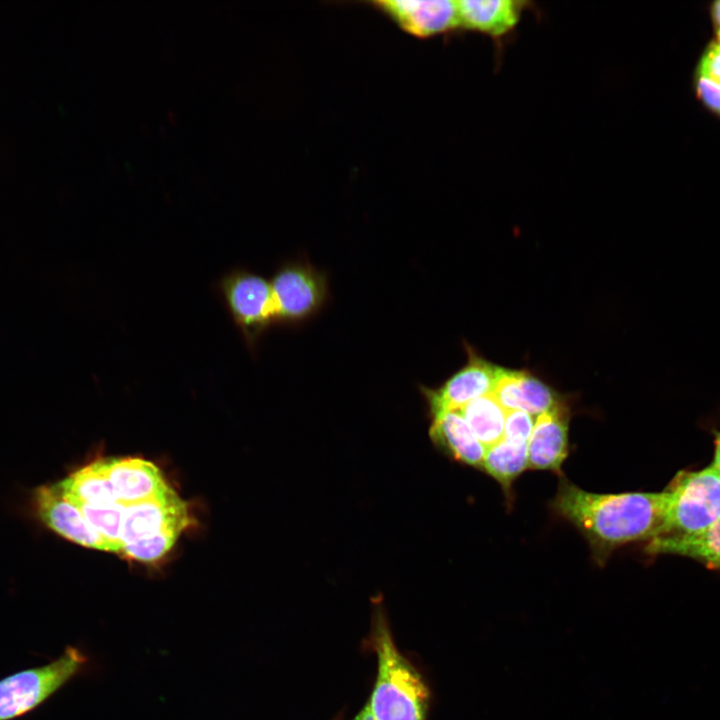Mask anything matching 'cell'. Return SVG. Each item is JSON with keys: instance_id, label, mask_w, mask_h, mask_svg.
<instances>
[{"instance_id": "obj_25", "label": "cell", "mask_w": 720, "mask_h": 720, "mask_svg": "<svg viewBox=\"0 0 720 720\" xmlns=\"http://www.w3.org/2000/svg\"><path fill=\"white\" fill-rule=\"evenodd\" d=\"M711 465L720 473V429L714 431V456Z\"/></svg>"}, {"instance_id": "obj_26", "label": "cell", "mask_w": 720, "mask_h": 720, "mask_svg": "<svg viewBox=\"0 0 720 720\" xmlns=\"http://www.w3.org/2000/svg\"><path fill=\"white\" fill-rule=\"evenodd\" d=\"M335 720H342V719H335ZM350 720H375V719L372 716L367 705L365 704L364 707Z\"/></svg>"}, {"instance_id": "obj_13", "label": "cell", "mask_w": 720, "mask_h": 720, "mask_svg": "<svg viewBox=\"0 0 720 720\" xmlns=\"http://www.w3.org/2000/svg\"><path fill=\"white\" fill-rule=\"evenodd\" d=\"M459 28L501 39L519 24L528 3L519 0H460Z\"/></svg>"}, {"instance_id": "obj_8", "label": "cell", "mask_w": 720, "mask_h": 720, "mask_svg": "<svg viewBox=\"0 0 720 720\" xmlns=\"http://www.w3.org/2000/svg\"><path fill=\"white\" fill-rule=\"evenodd\" d=\"M187 503L169 487L148 501L124 506L121 542L123 547L139 539L155 536L169 529L185 530L191 525Z\"/></svg>"}, {"instance_id": "obj_11", "label": "cell", "mask_w": 720, "mask_h": 720, "mask_svg": "<svg viewBox=\"0 0 720 720\" xmlns=\"http://www.w3.org/2000/svg\"><path fill=\"white\" fill-rule=\"evenodd\" d=\"M106 468L116 499L125 507L153 499L170 487L159 467L142 458L108 457Z\"/></svg>"}, {"instance_id": "obj_16", "label": "cell", "mask_w": 720, "mask_h": 720, "mask_svg": "<svg viewBox=\"0 0 720 720\" xmlns=\"http://www.w3.org/2000/svg\"><path fill=\"white\" fill-rule=\"evenodd\" d=\"M74 506L110 507L119 504L107 475L106 458L95 460L57 483Z\"/></svg>"}, {"instance_id": "obj_10", "label": "cell", "mask_w": 720, "mask_h": 720, "mask_svg": "<svg viewBox=\"0 0 720 720\" xmlns=\"http://www.w3.org/2000/svg\"><path fill=\"white\" fill-rule=\"evenodd\" d=\"M374 5L416 37L427 38L459 28L457 2L453 0H382Z\"/></svg>"}, {"instance_id": "obj_19", "label": "cell", "mask_w": 720, "mask_h": 720, "mask_svg": "<svg viewBox=\"0 0 720 720\" xmlns=\"http://www.w3.org/2000/svg\"><path fill=\"white\" fill-rule=\"evenodd\" d=\"M459 411L485 448L503 438L507 410L493 392L476 398Z\"/></svg>"}, {"instance_id": "obj_6", "label": "cell", "mask_w": 720, "mask_h": 720, "mask_svg": "<svg viewBox=\"0 0 720 720\" xmlns=\"http://www.w3.org/2000/svg\"><path fill=\"white\" fill-rule=\"evenodd\" d=\"M270 283L276 325L295 326L310 320L323 310L330 296L327 273L303 259L279 265Z\"/></svg>"}, {"instance_id": "obj_1", "label": "cell", "mask_w": 720, "mask_h": 720, "mask_svg": "<svg viewBox=\"0 0 720 720\" xmlns=\"http://www.w3.org/2000/svg\"><path fill=\"white\" fill-rule=\"evenodd\" d=\"M666 494L660 492L594 493L561 478L554 511L588 541L599 563L617 548L657 537L664 521Z\"/></svg>"}, {"instance_id": "obj_5", "label": "cell", "mask_w": 720, "mask_h": 720, "mask_svg": "<svg viewBox=\"0 0 720 720\" xmlns=\"http://www.w3.org/2000/svg\"><path fill=\"white\" fill-rule=\"evenodd\" d=\"M216 288L248 349L254 352L263 334L276 325L270 280L237 267L225 273Z\"/></svg>"}, {"instance_id": "obj_9", "label": "cell", "mask_w": 720, "mask_h": 720, "mask_svg": "<svg viewBox=\"0 0 720 720\" xmlns=\"http://www.w3.org/2000/svg\"><path fill=\"white\" fill-rule=\"evenodd\" d=\"M32 503L41 522L59 536L86 548L112 552L81 511L64 499L57 483L37 487Z\"/></svg>"}, {"instance_id": "obj_12", "label": "cell", "mask_w": 720, "mask_h": 720, "mask_svg": "<svg viewBox=\"0 0 720 720\" xmlns=\"http://www.w3.org/2000/svg\"><path fill=\"white\" fill-rule=\"evenodd\" d=\"M569 415L560 402L539 414L528 441V468L559 473L568 456Z\"/></svg>"}, {"instance_id": "obj_15", "label": "cell", "mask_w": 720, "mask_h": 720, "mask_svg": "<svg viewBox=\"0 0 720 720\" xmlns=\"http://www.w3.org/2000/svg\"><path fill=\"white\" fill-rule=\"evenodd\" d=\"M431 441L454 460L481 469L486 448L477 439L460 411L431 421Z\"/></svg>"}, {"instance_id": "obj_21", "label": "cell", "mask_w": 720, "mask_h": 720, "mask_svg": "<svg viewBox=\"0 0 720 720\" xmlns=\"http://www.w3.org/2000/svg\"><path fill=\"white\" fill-rule=\"evenodd\" d=\"M93 529L107 541L112 552L120 554L123 545L121 542L122 515L124 506L116 504L110 507H77Z\"/></svg>"}, {"instance_id": "obj_14", "label": "cell", "mask_w": 720, "mask_h": 720, "mask_svg": "<svg viewBox=\"0 0 720 720\" xmlns=\"http://www.w3.org/2000/svg\"><path fill=\"white\" fill-rule=\"evenodd\" d=\"M493 393L507 411L530 415H539L561 402L550 386L524 370L504 368Z\"/></svg>"}, {"instance_id": "obj_17", "label": "cell", "mask_w": 720, "mask_h": 720, "mask_svg": "<svg viewBox=\"0 0 720 720\" xmlns=\"http://www.w3.org/2000/svg\"><path fill=\"white\" fill-rule=\"evenodd\" d=\"M645 551L653 555H677L720 570V519L708 528L689 535L656 537Z\"/></svg>"}, {"instance_id": "obj_18", "label": "cell", "mask_w": 720, "mask_h": 720, "mask_svg": "<svg viewBox=\"0 0 720 720\" xmlns=\"http://www.w3.org/2000/svg\"><path fill=\"white\" fill-rule=\"evenodd\" d=\"M528 468V443L502 438L486 448L481 469L509 492L514 480Z\"/></svg>"}, {"instance_id": "obj_22", "label": "cell", "mask_w": 720, "mask_h": 720, "mask_svg": "<svg viewBox=\"0 0 720 720\" xmlns=\"http://www.w3.org/2000/svg\"><path fill=\"white\" fill-rule=\"evenodd\" d=\"M181 529H169L155 536L125 545L119 555L140 562H154L165 556L174 546Z\"/></svg>"}, {"instance_id": "obj_7", "label": "cell", "mask_w": 720, "mask_h": 720, "mask_svg": "<svg viewBox=\"0 0 720 720\" xmlns=\"http://www.w3.org/2000/svg\"><path fill=\"white\" fill-rule=\"evenodd\" d=\"M467 363L436 388L419 385L431 419L459 411L469 402L494 391L504 370L465 344Z\"/></svg>"}, {"instance_id": "obj_20", "label": "cell", "mask_w": 720, "mask_h": 720, "mask_svg": "<svg viewBox=\"0 0 720 720\" xmlns=\"http://www.w3.org/2000/svg\"><path fill=\"white\" fill-rule=\"evenodd\" d=\"M698 99L720 117V42L712 41L701 55L694 78Z\"/></svg>"}, {"instance_id": "obj_3", "label": "cell", "mask_w": 720, "mask_h": 720, "mask_svg": "<svg viewBox=\"0 0 720 720\" xmlns=\"http://www.w3.org/2000/svg\"><path fill=\"white\" fill-rule=\"evenodd\" d=\"M664 491V521L657 537L694 534L720 519V473L711 464L678 472Z\"/></svg>"}, {"instance_id": "obj_4", "label": "cell", "mask_w": 720, "mask_h": 720, "mask_svg": "<svg viewBox=\"0 0 720 720\" xmlns=\"http://www.w3.org/2000/svg\"><path fill=\"white\" fill-rule=\"evenodd\" d=\"M89 662L76 646H67L53 661L13 673L0 680V720H14L35 710L72 679Z\"/></svg>"}, {"instance_id": "obj_24", "label": "cell", "mask_w": 720, "mask_h": 720, "mask_svg": "<svg viewBox=\"0 0 720 720\" xmlns=\"http://www.w3.org/2000/svg\"><path fill=\"white\" fill-rule=\"evenodd\" d=\"M711 18L716 33V41L720 42V1H716L711 6Z\"/></svg>"}, {"instance_id": "obj_2", "label": "cell", "mask_w": 720, "mask_h": 720, "mask_svg": "<svg viewBox=\"0 0 720 720\" xmlns=\"http://www.w3.org/2000/svg\"><path fill=\"white\" fill-rule=\"evenodd\" d=\"M373 604L365 646L376 656L377 673L366 705L375 720H427V682L397 647L381 601L376 598Z\"/></svg>"}, {"instance_id": "obj_23", "label": "cell", "mask_w": 720, "mask_h": 720, "mask_svg": "<svg viewBox=\"0 0 720 720\" xmlns=\"http://www.w3.org/2000/svg\"><path fill=\"white\" fill-rule=\"evenodd\" d=\"M534 423L532 415L520 410L507 411L503 438L528 443Z\"/></svg>"}]
</instances>
